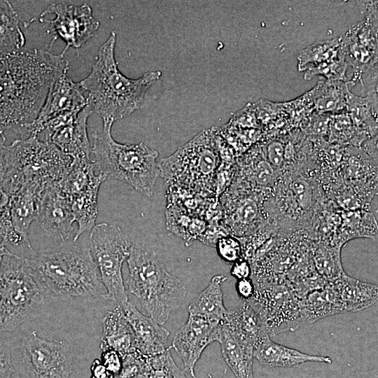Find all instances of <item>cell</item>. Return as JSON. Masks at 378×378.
<instances>
[{"mask_svg":"<svg viewBox=\"0 0 378 378\" xmlns=\"http://www.w3.org/2000/svg\"><path fill=\"white\" fill-rule=\"evenodd\" d=\"M68 69L62 54L38 49L0 52V130L29 135L52 85Z\"/></svg>","mask_w":378,"mask_h":378,"instance_id":"cell-1","label":"cell"},{"mask_svg":"<svg viewBox=\"0 0 378 378\" xmlns=\"http://www.w3.org/2000/svg\"><path fill=\"white\" fill-rule=\"evenodd\" d=\"M115 43L116 33L112 31L99 47L90 73L79 82L92 113L103 121L115 122L139 109L147 90L162 76L158 70L148 71L136 79L123 75L115 59Z\"/></svg>","mask_w":378,"mask_h":378,"instance_id":"cell-2","label":"cell"},{"mask_svg":"<svg viewBox=\"0 0 378 378\" xmlns=\"http://www.w3.org/2000/svg\"><path fill=\"white\" fill-rule=\"evenodd\" d=\"M61 242L32 253L28 261L48 295L62 300L74 297L106 299L107 290L89 248Z\"/></svg>","mask_w":378,"mask_h":378,"instance_id":"cell-3","label":"cell"},{"mask_svg":"<svg viewBox=\"0 0 378 378\" xmlns=\"http://www.w3.org/2000/svg\"><path fill=\"white\" fill-rule=\"evenodd\" d=\"M113 123L104 120L102 130L92 135V154L97 169L106 179L122 181L144 195L152 197L155 194V184L160 176L158 152L142 142H117L111 134Z\"/></svg>","mask_w":378,"mask_h":378,"instance_id":"cell-4","label":"cell"},{"mask_svg":"<svg viewBox=\"0 0 378 378\" xmlns=\"http://www.w3.org/2000/svg\"><path fill=\"white\" fill-rule=\"evenodd\" d=\"M74 160L53 144L29 136L5 145L0 154V181L13 191L27 181L48 186L62 181Z\"/></svg>","mask_w":378,"mask_h":378,"instance_id":"cell-5","label":"cell"},{"mask_svg":"<svg viewBox=\"0 0 378 378\" xmlns=\"http://www.w3.org/2000/svg\"><path fill=\"white\" fill-rule=\"evenodd\" d=\"M127 262V292L137 298L150 317L164 324L185 298V285L166 270L153 251L132 245Z\"/></svg>","mask_w":378,"mask_h":378,"instance_id":"cell-6","label":"cell"},{"mask_svg":"<svg viewBox=\"0 0 378 378\" xmlns=\"http://www.w3.org/2000/svg\"><path fill=\"white\" fill-rule=\"evenodd\" d=\"M48 295L28 258L8 251L0 264V332L16 329Z\"/></svg>","mask_w":378,"mask_h":378,"instance_id":"cell-7","label":"cell"},{"mask_svg":"<svg viewBox=\"0 0 378 378\" xmlns=\"http://www.w3.org/2000/svg\"><path fill=\"white\" fill-rule=\"evenodd\" d=\"M220 164L217 129L204 130L158 162L160 176L171 187L207 192Z\"/></svg>","mask_w":378,"mask_h":378,"instance_id":"cell-8","label":"cell"},{"mask_svg":"<svg viewBox=\"0 0 378 378\" xmlns=\"http://www.w3.org/2000/svg\"><path fill=\"white\" fill-rule=\"evenodd\" d=\"M132 247L129 237L118 225L102 223L91 230L89 248L107 290L106 299L118 306L129 301L122 267Z\"/></svg>","mask_w":378,"mask_h":378,"instance_id":"cell-9","label":"cell"},{"mask_svg":"<svg viewBox=\"0 0 378 378\" xmlns=\"http://www.w3.org/2000/svg\"><path fill=\"white\" fill-rule=\"evenodd\" d=\"M106 176L99 172L94 160L75 162L64 180L77 231L73 238L75 242L86 231L96 225L98 216V192Z\"/></svg>","mask_w":378,"mask_h":378,"instance_id":"cell-10","label":"cell"},{"mask_svg":"<svg viewBox=\"0 0 378 378\" xmlns=\"http://www.w3.org/2000/svg\"><path fill=\"white\" fill-rule=\"evenodd\" d=\"M23 365L31 378H69L73 357L64 340H48L32 331L22 342Z\"/></svg>","mask_w":378,"mask_h":378,"instance_id":"cell-11","label":"cell"},{"mask_svg":"<svg viewBox=\"0 0 378 378\" xmlns=\"http://www.w3.org/2000/svg\"><path fill=\"white\" fill-rule=\"evenodd\" d=\"M260 312L270 336L297 329L304 322L300 298L287 285L255 286L249 299Z\"/></svg>","mask_w":378,"mask_h":378,"instance_id":"cell-12","label":"cell"},{"mask_svg":"<svg viewBox=\"0 0 378 378\" xmlns=\"http://www.w3.org/2000/svg\"><path fill=\"white\" fill-rule=\"evenodd\" d=\"M92 113L88 105L80 112L59 115L48 122L41 134L75 162L90 161L92 144L88 136V119Z\"/></svg>","mask_w":378,"mask_h":378,"instance_id":"cell-13","label":"cell"},{"mask_svg":"<svg viewBox=\"0 0 378 378\" xmlns=\"http://www.w3.org/2000/svg\"><path fill=\"white\" fill-rule=\"evenodd\" d=\"M53 14L54 18L38 19L52 24L54 37L66 43L62 55L70 47L78 48L85 43L97 31L100 23L92 15L91 7L83 4L80 6L66 3L52 4L41 14L40 18Z\"/></svg>","mask_w":378,"mask_h":378,"instance_id":"cell-14","label":"cell"},{"mask_svg":"<svg viewBox=\"0 0 378 378\" xmlns=\"http://www.w3.org/2000/svg\"><path fill=\"white\" fill-rule=\"evenodd\" d=\"M222 323L188 315L186 323L174 335L172 348L181 358L184 370L197 378L195 366L204 350L218 342Z\"/></svg>","mask_w":378,"mask_h":378,"instance_id":"cell-15","label":"cell"},{"mask_svg":"<svg viewBox=\"0 0 378 378\" xmlns=\"http://www.w3.org/2000/svg\"><path fill=\"white\" fill-rule=\"evenodd\" d=\"M86 92L79 83L74 82L66 74L52 85L38 115L31 127L29 136H38L52 119L71 113H78L88 105Z\"/></svg>","mask_w":378,"mask_h":378,"instance_id":"cell-16","label":"cell"},{"mask_svg":"<svg viewBox=\"0 0 378 378\" xmlns=\"http://www.w3.org/2000/svg\"><path fill=\"white\" fill-rule=\"evenodd\" d=\"M64 181L49 184L38 206L36 220L48 234L59 237L61 242L70 241L75 223Z\"/></svg>","mask_w":378,"mask_h":378,"instance_id":"cell-17","label":"cell"},{"mask_svg":"<svg viewBox=\"0 0 378 378\" xmlns=\"http://www.w3.org/2000/svg\"><path fill=\"white\" fill-rule=\"evenodd\" d=\"M374 21L375 15H368L365 22L352 27L340 36L346 62L356 69L358 74L375 69L377 66V25Z\"/></svg>","mask_w":378,"mask_h":378,"instance_id":"cell-18","label":"cell"},{"mask_svg":"<svg viewBox=\"0 0 378 378\" xmlns=\"http://www.w3.org/2000/svg\"><path fill=\"white\" fill-rule=\"evenodd\" d=\"M135 336L136 350L146 357L163 353L169 332L150 316L142 314L134 304L128 301L120 306Z\"/></svg>","mask_w":378,"mask_h":378,"instance_id":"cell-19","label":"cell"},{"mask_svg":"<svg viewBox=\"0 0 378 378\" xmlns=\"http://www.w3.org/2000/svg\"><path fill=\"white\" fill-rule=\"evenodd\" d=\"M47 186L38 182H25L13 195L11 199L10 217L13 227L32 253L34 251L29 238L30 226L36 220L41 199Z\"/></svg>","mask_w":378,"mask_h":378,"instance_id":"cell-20","label":"cell"},{"mask_svg":"<svg viewBox=\"0 0 378 378\" xmlns=\"http://www.w3.org/2000/svg\"><path fill=\"white\" fill-rule=\"evenodd\" d=\"M218 342L223 358L236 378H253V344L224 323Z\"/></svg>","mask_w":378,"mask_h":378,"instance_id":"cell-21","label":"cell"},{"mask_svg":"<svg viewBox=\"0 0 378 378\" xmlns=\"http://www.w3.org/2000/svg\"><path fill=\"white\" fill-rule=\"evenodd\" d=\"M333 288L343 313L356 312L373 305L378 299V287L361 281L345 273L332 281Z\"/></svg>","mask_w":378,"mask_h":378,"instance_id":"cell-22","label":"cell"},{"mask_svg":"<svg viewBox=\"0 0 378 378\" xmlns=\"http://www.w3.org/2000/svg\"><path fill=\"white\" fill-rule=\"evenodd\" d=\"M102 351L113 349L122 358L136 351L134 331L120 306L108 312L102 321Z\"/></svg>","mask_w":378,"mask_h":378,"instance_id":"cell-23","label":"cell"},{"mask_svg":"<svg viewBox=\"0 0 378 378\" xmlns=\"http://www.w3.org/2000/svg\"><path fill=\"white\" fill-rule=\"evenodd\" d=\"M253 357L268 368H292L306 362L332 363L328 356L307 354L276 343L270 337L265 339L254 347Z\"/></svg>","mask_w":378,"mask_h":378,"instance_id":"cell-24","label":"cell"},{"mask_svg":"<svg viewBox=\"0 0 378 378\" xmlns=\"http://www.w3.org/2000/svg\"><path fill=\"white\" fill-rule=\"evenodd\" d=\"M227 279L223 274L214 276L207 286L191 300L188 306V315L223 323L228 311L224 305L222 290Z\"/></svg>","mask_w":378,"mask_h":378,"instance_id":"cell-25","label":"cell"},{"mask_svg":"<svg viewBox=\"0 0 378 378\" xmlns=\"http://www.w3.org/2000/svg\"><path fill=\"white\" fill-rule=\"evenodd\" d=\"M223 323L251 341L254 347L270 337L260 312L250 300L237 309L228 310Z\"/></svg>","mask_w":378,"mask_h":378,"instance_id":"cell-26","label":"cell"},{"mask_svg":"<svg viewBox=\"0 0 378 378\" xmlns=\"http://www.w3.org/2000/svg\"><path fill=\"white\" fill-rule=\"evenodd\" d=\"M300 308L304 322L309 323L343 313L329 281L324 286L312 290L300 298Z\"/></svg>","mask_w":378,"mask_h":378,"instance_id":"cell-27","label":"cell"},{"mask_svg":"<svg viewBox=\"0 0 378 378\" xmlns=\"http://www.w3.org/2000/svg\"><path fill=\"white\" fill-rule=\"evenodd\" d=\"M349 81L327 80L309 92L314 108L320 113H336L346 108Z\"/></svg>","mask_w":378,"mask_h":378,"instance_id":"cell-28","label":"cell"},{"mask_svg":"<svg viewBox=\"0 0 378 378\" xmlns=\"http://www.w3.org/2000/svg\"><path fill=\"white\" fill-rule=\"evenodd\" d=\"M24 44L18 13L10 1H0V52L20 50Z\"/></svg>","mask_w":378,"mask_h":378,"instance_id":"cell-29","label":"cell"},{"mask_svg":"<svg viewBox=\"0 0 378 378\" xmlns=\"http://www.w3.org/2000/svg\"><path fill=\"white\" fill-rule=\"evenodd\" d=\"M377 93H368L365 97H360L350 91L348 94L346 110L353 125L359 128H368L377 131Z\"/></svg>","mask_w":378,"mask_h":378,"instance_id":"cell-30","label":"cell"},{"mask_svg":"<svg viewBox=\"0 0 378 378\" xmlns=\"http://www.w3.org/2000/svg\"><path fill=\"white\" fill-rule=\"evenodd\" d=\"M258 214V205L252 198L241 197L234 202L227 213V220L234 232L232 236L246 235L248 228L255 220Z\"/></svg>","mask_w":378,"mask_h":378,"instance_id":"cell-31","label":"cell"},{"mask_svg":"<svg viewBox=\"0 0 378 378\" xmlns=\"http://www.w3.org/2000/svg\"><path fill=\"white\" fill-rule=\"evenodd\" d=\"M340 37L314 43L304 48L298 57L299 71L337 56L341 51Z\"/></svg>","mask_w":378,"mask_h":378,"instance_id":"cell-32","label":"cell"},{"mask_svg":"<svg viewBox=\"0 0 378 378\" xmlns=\"http://www.w3.org/2000/svg\"><path fill=\"white\" fill-rule=\"evenodd\" d=\"M168 347L163 353L146 359V378H187L174 362Z\"/></svg>","mask_w":378,"mask_h":378,"instance_id":"cell-33","label":"cell"},{"mask_svg":"<svg viewBox=\"0 0 378 378\" xmlns=\"http://www.w3.org/2000/svg\"><path fill=\"white\" fill-rule=\"evenodd\" d=\"M314 261L318 272L327 281H332L344 274L339 251L319 246L314 251Z\"/></svg>","mask_w":378,"mask_h":378,"instance_id":"cell-34","label":"cell"},{"mask_svg":"<svg viewBox=\"0 0 378 378\" xmlns=\"http://www.w3.org/2000/svg\"><path fill=\"white\" fill-rule=\"evenodd\" d=\"M347 66L342 49L337 56L317 65L307 67L305 70L304 78L310 80L315 76L322 75L326 77L327 80L348 81L346 77Z\"/></svg>","mask_w":378,"mask_h":378,"instance_id":"cell-35","label":"cell"},{"mask_svg":"<svg viewBox=\"0 0 378 378\" xmlns=\"http://www.w3.org/2000/svg\"><path fill=\"white\" fill-rule=\"evenodd\" d=\"M12 195L0 184V237L7 244L18 246L24 244L14 230L10 217Z\"/></svg>","mask_w":378,"mask_h":378,"instance_id":"cell-36","label":"cell"},{"mask_svg":"<svg viewBox=\"0 0 378 378\" xmlns=\"http://www.w3.org/2000/svg\"><path fill=\"white\" fill-rule=\"evenodd\" d=\"M215 247L218 256L227 262L233 263L243 258L241 240L231 234L218 238Z\"/></svg>","mask_w":378,"mask_h":378,"instance_id":"cell-37","label":"cell"},{"mask_svg":"<svg viewBox=\"0 0 378 378\" xmlns=\"http://www.w3.org/2000/svg\"><path fill=\"white\" fill-rule=\"evenodd\" d=\"M252 176L256 185L267 187L274 180V169L266 159L258 160L254 164Z\"/></svg>","mask_w":378,"mask_h":378,"instance_id":"cell-38","label":"cell"},{"mask_svg":"<svg viewBox=\"0 0 378 378\" xmlns=\"http://www.w3.org/2000/svg\"><path fill=\"white\" fill-rule=\"evenodd\" d=\"M266 160L274 168L283 166L285 158V147L282 142L278 140L270 141L265 146Z\"/></svg>","mask_w":378,"mask_h":378,"instance_id":"cell-39","label":"cell"},{"mask_svg":"<svg viewBox=\"0 0 378 378\" xmlns=\"http://www.w3.org/2000/svg\"><path fill=\"white\" fill-rule=\"evenodd\" d=\"M101 362L115 377L120 374L122 368V358L121 355L113 349L102 351Z\"/></svg>","mask_w":378,"mask_h":378,"instance_id":"cell-40","label":"cell"},{"mask_svg":"<svg viewBox=\"0 0 378 378\" xmlns=\"http://www.w3.org/2000/svg\"><path fill=\"white\" fill-rule=\"evenodd\" d=\"M293 191L299 204L303 208L309 206L312 202V189L303 179H298L293 182Z\"/></svg>","mask_w":378,"mask_h":378,"instance_id":"cell-41","label":"cell"},{"mask_svg":"<svg viewBox=\"0 0 378 378\" xmlns=\"http://www.w3.org/2000/svg\"><path fill=\"white\" fill-rule=\"evenodd\" d=\"M230 274L237 280L250 278L252 275L251 262L244 258L235 261L231 267Z\"/></svg>","mask_w":378,"mask_h":378,"instance_id":"cell-42","label":"cell"},{"mask_svg":"<svg viewBox=\"0 0 378 378\" xmlns=\"http://www.w3.org/2000/svg\"><path fill=\"white\" fill-rule=\"evenodd\" d=\"M235 288L238 295L245 300L253 298L255 291L254 283L251 277L238 279L235 285Z\"/></svg>","mask_w":378,"mask_h":378,"instance_id":"cell-43","label":"cell"},{"mask_svg":"<svg viewBox=\"0 0 378 378\" xmlns=\"http://www.w3.org/2000/svg\"><path fill=\"white\" fill-rule=\"evenodd\" d=\"M13 372V365L10 356L0 352V378H10Z\"/></svg>","mask_w":378,"mask_h":378,"instance_id":"cell-44","label":"cell"},{"mask_svg":"<svg viewBox=\"0 0 378 378\" xmlns=\"http://www.w3.org/2000/svg\"><path fill=\"white\" fill-rule=\"evenodd\" d=\"M92 378H115V377L111 373L102 363L101 360L96 359L92 363L91 368Z\"/></svg>","mask_w":378,"mask_h":378,"instance_id":"cell-45","label":"cell"},{"mask_svg":"<svg viewBox=\"0 0 378 378\" xmlns=\"http://www.w3.org/2000/svg\"><path fill=\"white\" fill-rule=\"evenodd\" d=\"M8 251L6 248V243L4 241L0 242V264L2 261L4 255Z\"/></svg>","mask_w":378,"mask_h":378,"instance_id":"cell-46","label":"cell"},{"mask_svg":"<svg viewBox=\"0 0 378 378\" xmlns=\"http://www.w3.org/2000/svg\"><path fill=\"white\" fill-rule=\"evenodd\" d=\"M6 137L4 132L0 130V153L2 151L4 146H5Z\"/></svg>","mask_w":378,"mask_h":378,"instance_id":"cell-47","label":"cell"}]
</instances>
